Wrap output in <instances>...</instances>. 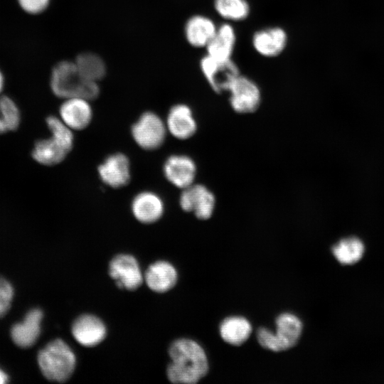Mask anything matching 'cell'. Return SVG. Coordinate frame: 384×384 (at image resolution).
Returning <instances> with one entry per match:
<instances>
[{"mask_svg":"<svg viewBox=\"0 0 384 384\" xmlns=\"http://www.w3.org/2000/svg\"><path fill=\"white\" fill-rule=\"evenodd\" d=\"M46 124L51 136L58 139L71 151L74 144L73 130L60 117L55 116H48L46 118Z\"/></svg>","mask_w":384,"mask_h":384,"instance_id":"obj_26","label":"cell"},{"mask_svg":"<svg viewBox=\"0 0 384 384\" xmlns=\"http://www.w3.org/2000/svg\"><path fill=\"white\" fill-rule=\"evenodd\" d=\"M131 210L134 218L145 224L159 220L164 211V203L156 193L144 191L137 193L131 203Z\"/></svg>","mask_w":384,"mask_h":384,"instance_id":"obj_13","label":"cell"},{"mask_svg":"<svg viewBox=\"0 0 384 384\" xmlns=\"http://www.w3.org/2000/svg\"><path fill=\"white\" fill-rule=\"evenodd\" d=\"M302 331L301 320L292 314L284 313L276 319L274 332L264 327L260 328L257 331V339L264 348L279 352L295 346Z\"/></svg>","mask_w":384,"mask_h":384,"instance_id":"obj_4","label":"cell"},{"mask_svg":"<svg viewBox=\"0 0 384 384\" xmlns=\"http://www.w3.org/2000/svg\"><path fill=\"white\" fill-rule=\"evenodd\" d=\"M166 126L169 132L178 139L190 138L197 129L191 108L184 104L175 105L169 110Z\"/></svg>","mask_w":384,"mask_h":384,"instance_id":"obj_16","label":"cell"},{"mask_svg":"<svg viewBox=\"0 0 384 384\" xmlns=\"http://www.w3.org/2000/svg\"><path fill=\"white\" fill-rule=\"evenodd\" d=\"M166 123L156 113H142L131 127L135 143L142 149L153 151L163 144L166 134Z\"/></svg>","mask_w":384,"mask_h":384,"instance_id":"obj_5","label":"cell"},{"mask_svg":"<svg viewBox=\"0 0 384 384\" xmlns=\"http://www.w3.org/2000/svg\"><path fill=\"white\" fill-rule=\"evenodd\" d=\"M252 333V326L248 320L241 316L225 319L220 325V334L226 343L240 346L245 343Z\"/></svg>","mask_w":384,"mask_h":384,"instance_id":"obj_22","label":"cell"},{"mask_svg":"<svg viewBox=\"0 0 384 384\" xmlns=\"http://www.w3.org/2000/svg\"><path fill=\"white\" fill-rule=\"evenodd\" d=\"M236 43V33L234 28L225 23L217 30L206 46L207 55L220 60L230 59Z\"/></svg>","mask_w":384,"mask_h":384,"instance_id":"obj_20","label":"cell"},{"mask_svg":"<svg viewBox=\"0 0 384 384\" xmlns=\"http://www.w3.org/2000/svg\"><path fill=\"white\" fill-rule=\"evenodd\" d=\"M50 0H18L21 8L28 14H38L48 6Z\"/></svg>","mask_w":384,"mask_h":384,"instance_id":"obj_28","label":"cell"},{"mask_svg":"<svg viewBox=\"0 0 384 384\" xmlns=\"http://www.w3.org/2000/svg\"><path fill=\"white\" fill-rule=\"evenodd\" d=\"M97 171L101 181L114 188L127 185L131 178L129 160L120 152L107 156L99 165Z\"/></svg>","mask_w":384,"mask_h":384,"instance_id":"obj_10","label":"cell"},{"mask_svg":"<svg viewBox=\"0 0 384 384\" xmlns=\"http://www.w3.org/2000/svg\"><path fill=\"white\" fill-rule=\"evenodd\" d=\"M78 70L86 79L98 82L106 74L103 59L92 52H82L74 60Z\"/></svg>","mask_w":384,"mask_h":384,"instance_id":"obj_23","label":"cell"},{"mask_svg":"<svg viewBox=\"0 0 384 384\" xmlns=\"http://www.w3.org/2000/svg\"><path fill=\"white\" fill-rule=\"evenodd\" d=\"M163 171L166 178L172 185L183 189L193 184L196 174V166L189 156L174 154L165 161Z\"/></svg>","mask_w":384,"mask_h":384,"instance_id":"obj_11","label":"cell"},{"mask_svg":"<svg viewBox=\"0 0 384 384\" xmlns=\"http://www.w3.org/2000/svg\"><path fill=\"white\" fill-rule=\"evenodd\" d=\"M177 276V272L171 264L166 261H157L148 267L144 279L149 289L162 293L174 287Z\"/></svg>","mask_w":384,"mask_h":384,"instance_id":"obj_19","label":"cell"},{"mask_svg":"<svg viewBox=\"0 0 384 384\" xmlns=\"http://www.w3.org/2000/svg\"><path fill=\"white\" fill-rule=\"evenodd\" d=\"M200 68L210 87L219 93L228 91L240 75L239 69L232 58L220 60L206 54L201 60Z\"/></svg>","mask_w":384,"mask_h":384,"instance_id":"obj_6","label":"cell"},{"mask_svg":"<svg viewBox=\"0 0 384 384\" xmlns=\"http://www.w3.org/2000/svg\"><path fill=\"white\" fill-rule=\"evenodd\" d=\"M215 197L204 186L192 184L183 188L179 198L181 208L186 212H193L199 219H208L215 208Z\"/></svg>","mask_w":384,"mask_h":384,"instance_id":"obj_8","label":"cell"},{"mask_svg":"<svg viewBox=\"0 0 384 384\" xmlns=\"http://www.w3.org/2000/svg\"><path fill=\"white\" fill-rule=\"evenodd\" d=\"M230 102L233 109L239 113L255 112L259 107L261 94L257 84L247 77L239 75L230 86Z\"/></svg>","mask_w":384,"mask_h":384,"instance_id":"obj_7","label":"cell"},{"mask_svg":"<svg viewBox=\"0 0 384 384\" xmlns=\"http://www.w3.org/2000/svg\"><path fill=\"white\" fill-rule=\"evenodd\" d=\"M10 132L9 124L6 112L0 105V134Z\"/></svg>","mask_w":384,"mask_h":384,"instance_id":"obj_29","label":"cell"},{"mask_svg":"<svg viewBox=\"0 0 384 384\" xmlns=\"http://www.w3.org/2000/svg\"><path fill=\"white\" fill-rule=\"evenodd\" d=\"M8 375L0 368V384H4L8 383Z\"/></svg>","mask_w":384,"mask_h":384,"instance_id":"obj_30","label":"cell"},{"mask_svg":"<svg viewBox=\"0 0 384 384\" xmlns=\"http://www.w3.org/2000/svg\"><path fill=\"white\" fill-rule=\"evenodd\" d=\"M72 334L82 346L91 347L99 344L106 336V327L97 316L83 314L72 325Z\"/></svg>","mask_w":384,"mask_h":384,"instance_id":"obj_14","label":"cell"},{"mask_svg":"<svg viewBox=\"0 0 384 384\" xmlns=\"http://www.w3.org/2000/svg\"><path fill=\"white\" fill-rule=\"evenodd\" d=\"M218 26L214 21L203 15L190 17L184 26V34L187 42L195 48H206L213 37Z\"/></svg>","mask_w":384,"mask_h":384,"instance_id":"obj_18","label":"cell"},{"mask_svg":"<svg viewBox=\"0 0 384 384\" xmlns=\"http://www.w3.org/2000/svg\"><path fill=\"white\" fill-rule=\"evenodd\" d=\"M171 363L167 376L173 383L193 384L208 373V362L203 348L196 341L181 338L169 347Z\"/></svg>","mask_w":384,"mask_h":384,"instance_id":"obj_1","label":"cell"},{"mask_svg":"<svg viewBox=\"0 0 384 384\" xmlns=\"http://www.w3.org/2000/svg\"><path fill=\"white\" fill-rule=\"evenodd\" d=\"M14 294L11 283L0 277V318L4 316L9 311Z\"/></svg>","mask_w":384,"mask_h":384,"instance_id":"obj_27","label":"cell"},{"mask_svg":"<svg viewBox=\"0 0 384 384\" xmlns=\"http://www.w3.org/2000/svg\"><path fill=\"white\" fill-rule=\"evenodd\" d=\"M255 51L267 58L279 55L286 48L287 34L280 27H271L256 31L252 40Z\"/></svg>","mask_w":384,"mask_h":384,"instance_id":"obj_15","label":"cell"},{"mask_svg":"<svg viewBox=\"0 0 384 384\" xmlns=\"http://www.w3.org/2000/svg\"><path fill=\"white\" fill-rule=\"evenodd\" d=\"M109 273L117 286L128 290L138 288L143 282V275L137 260L129 255L114 257L109 265Z\"/></svg>","mask_w":384,"mask_h":384,"instance_id":"obj_9","label":"cell"},{"mask_svg":"<svg viewBox=\"0 0 384 384\" xmlns=\"http://www.w3.org/2000/svg\"><path fill=\"white\" fill-rule=\"evenodd\" d=\"M363 251V242L355 237L344 238L332 248L336 260L344 265H351L358 262L362 257Z\"/></svg>","mask_w":384,"mask_h":384,"instance_id":"obj_24","label":"cell"},{"mask_svg":"<svg viewBox=\"0 0 384 384\" xmlns=\"http://www.w3.org/2000/svg\"><path fill=\"white\" fill-rule=\"evenodd\" d=\"M43 375L52 381L64 382L73 374L76 358L72 349L61 339L48 343L38 354Z\"/></svg>","mask_w":384,"mask_h":384,"instance_id":"obj_3","label":"cell"},{"mask_svg":"<svg viewBox=\"0 0 384 384\" xmlns=\"http://www.w3.org/2000/svg\"><path fill=\"white\" fill-rule=\"evenodd\" d=\"M70 150L53 136L36 142L32 151L33 158L39 164L53 166L62 162Z\"/></svg>","mask_w":384,"mask_h":384,"instance_id":"obj_21","label":"cell"},{"mask_svg":"<svg viewBox=\"0 0 384 384\" xmlns=\"http://www.w3.org/2000/svg\"><path fill=\"white\" fill-rule=\"evenodd\" d=\"M43 316L40 309H33L26 314L23 322L12 326L11 337L16 345L28 348L36 342L41 334Z\"/></svg>","mask_w":384,"mask_h":384,"instance_id":"obj_17","label":"cell"},{"mask_svg":"<svg viewBox=\"0 0 384 384\" xmlns=\"http://www.w3.org/2000/svg\"><path fill=\"white\" fill-rule=\"evenodd\" d=\"M50 85L53 94L63 100L80 97L90 101L100 94L97 82L83 77L74 61L63 60L55 64L51 71Z\"/></svg>","mask_w":384,"mask_h":384,"instance_id":"obj_2","label":"cell"},{"mask_svg":"<svg viewBox=\"0 0 384 384\" xmlns=\"http://www.w3.org/2000/svg\"><path fill=\"white\" fill-rule=\"evenodd\" d=\"M4 75L0 70V93L2 92V90L4 88Z\"/></svg>","mask_w":384,"mask_h":384,"instance_id":"obj_31","label":"cell"},{"mask_svg":"<svg viewBox=\"0 0 384 384\" xmlns=\"http://www.w3.org/2000/svg\"><path fill=\"white\" fill-rule=\"evenodd\" d=\"M59 114L60 119L72 130H82L91 122L93 113L90 100L72 97L64 99Z\"/></svg>","mask_w":384,"mask_h":384,"instance_id":"obj_12","label":"cell"},{"mask_svg":"<svg viewBox=\"0 0 384 384\" xmlns=\"http://www.w3.org/2000/svg\"><path fill=\"white\" fill-rule=\"evenodd\" d=\"M213 4L218 14L227 21H242L250 14V6L246 0H214Z\"/></svg>","mask_w":384,"mask_h":384,"instance_id":"obj_25","label":"cell"}]
</instances>
